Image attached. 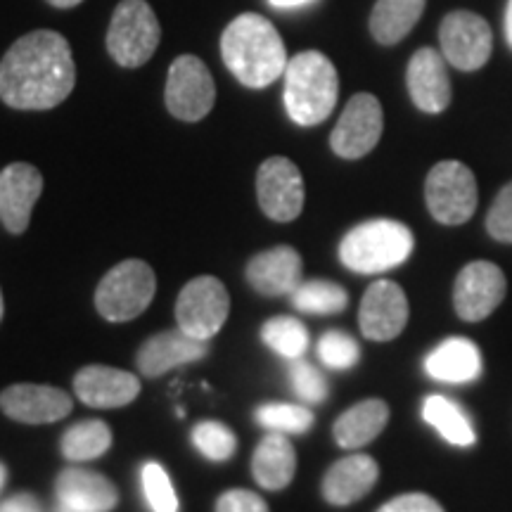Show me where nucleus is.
<instances>
[{
	"mask_svg": "<svg viewBox=\"0 0 512 512\" xmlns=\"http://www.w3.org/2000/svg\"><path fill=\"white\" fill-rule=\"evenodd\" d=\"M74 83L72 48L57 31H31L0 60V100L12 110H53L69 98Z\"/></svg>",
	"mask_w": 512,
	"mask_h": 512,
	"instance_id": "nucleus-1",
	"label": "nucleus"
},
{
	"mask_svg": "<svg viewBox=\"0 0 512 512\" xmlns=\"http://www.w3.org/2000/svg\"><path fill=\"white\" fill-rule=\"evenodd\" d=\"M221 55L235 79L247 88L271 86L290 62L278 29L256 12H245L228 24L221 36Z\"/></svg>",
	"mask_w": 512,
	"mask_h": 512,
	"instance_id": "nucleus-2",
	"label": "nucleus"
},
{
	"mask_svg": "<svg viewBox=\"0 0 512 512\" xmlns=\"http://www.w3.org/2000/svg\"><path fill=\"white\" fill-rule=\"evenodd\" d=\"M285 107L294 124L316 126L330 117L337 105V69L318 50L290 57L285 69Z\"/></svg>",
	"mask_w": 512,
	"mask_h": 512,
	"instance_id": "nucleus-3",
	"label": "nucleus"
},
{
	"mask_svg": "<svg viewBox=\"0 0 512 512\" xmlns=\"http://www.w3.org/2000/svg\"><path fill=\"white\" fill-rule=\"evenodd\" d=\"M413 252L411 228L392 219L366 221L339 242V261L354 273L373 275L401 266Z\"/></svg>",
	"mask_w": 512,
	"mask_h": 512,
	"instance_id": "nucleus-4",
	"label": "nucleus"
},
{
	"mask_svg": "<svg viewBox=\"0 0 512 512\" xmlns=\"http://www.w3.org/2000/svg\"><path fill=\"white\" fill-rule=\"evenodd\" d=\"M162 41L155 10L145 0H121L107 31V50L126 69L143 67Z\"/></svg>",
	"mask_w": 512,
	"mask_h": 512,
	"instance_id": "nucleus-5",
	"label": "nucleus"
},
{
	"mask_svg": "<svg viewBox=\"0 0 512 512\" xmlns=\"http://www.w3.org/2000/svg\"><path fill=\"white\" fill-rule=\"evenodd\" d=\"M155 290L157 280L152 268L145 261L128 259L114 266L100 280L95 290V306L102 318L112 323H126V320L138 318L150 306Z\"/></svg>",
	"mask_w": 512,
	"mask_h": 512,
	"instance_id": "nucleus-6",
	"label": "nucleus"
},
{
	"mask_svg": "<svg viewBox=\"0 0 512 512\" xmlns=\"http://www.w3.org/2000/svg\"><path fill=\"white\" fill-rule=\"evenodd\" d=\"M430 214L444 226H460L477 209L475 174L460 162H439L425 183Z\"/></svg>",
	"mask_w": 512,
	"mask_h": 512,
	"instance_id": "nucleus-7",
	"label": "nucleus"
},
{
	"mask_svg": "<svg viewBox=\"0 0 512 512\" xmlns=\"http://www.w3.org/2000/svg\"><path fill=\"white\" fill-rule=\"evenodd\" d=\"M230 311L228 290L221 280L202 275V278L190 280L178 294L176 302V320L178 328L188 332L190 337L209 342L226 323Z\"/></svg>",
	"mask_w": 512,
	"mask_h": 512,
	"instance_id": "nucleus-8",
	"label": "nucleus"
},
{
	"mask_svg": "<svg viewBox=\"0 0 512 512\" xmlns=\"http://www.w3.org/2000/svg\"><path fill=\"white\" fill-rule=\"evenodd\" d=\"M441 55L460 72H477L489 62L494 50L491 27L482 15L456 10L444 17L439 27Z\"/></svg>",
	"mask_w": 512,
	"mask_h": 512,
	"instance_id": "nucleus-9",
	"label": "nucleus"
},
{
	"mask_svg": "<svg viewBox=\"0 0 512 512\" xmlns=\"http://www.w3.org/2000/svg\"><path fill=\"white\" fill-rule=\"evenodd\" d=\"M216 86L200 57H176L166 79V107L181 121H200L214 107Z\"/></svg>",
	"mask_w": 512,
	"mask_h": 512,
	"instance_id": "nucleus-10",
	"label": "nucleus"
},
{
	"mask_svg": "<svg viewBox=\"0 0 512 512\" xmlns=\"http://www.w3.org/2000/svg\"><path fill=\"white\" fill-rule=\"evenodd\" d=\"M256 197L268 219L287 223L304 209V178L287 157H268L256 174Z\"/></svg>",
	"mask_w": 512,
	"mask_h": 512,
	"instance_id": "nucleus-11",
	"label": "nucleus"
},
{
	"mask_svg": "<svg viewBox=\"0 0 512 512\" xmlns=\"http://www.w3.org/2000/svg\"><path fill=\"white\" fill-rule=\"evenodd\" d=\"M382 128L384 117L380 100L370 93H358L344 107L330 136V145L337 157L361 159L380 143Z\"/></svg>",
	"mask_w": 512,
	"mask_h": 512,
	"instance_id": "nucleus-12",
	"label": "nucleus"
},
{
	"mask_svg": "<svg viewBox=\"0 0 512 512\" xmlns=\"http://www.w3.org/2000/svg\"><path fill=\"white\" fill-rule=\"evenodd\" d=\"M505 297V275L496 264L475 261L460 271L453 290V304L458 316L467 323H477L496 311Z\"/></svg>",
	"mask_w": 512,
	"mask_h": 512,
	"instance_id": "nucleus-13",
	"label": "nucleus"
},
{
	"mask_svg": "<svg viewBox=\"0 0 512 512\" xmlns=\"http://www.w3.org/2000/svg\"><path fill=\"white\" fill-rule=\"evenodd\" d=\"M361 332L373 342H389L399 337L408 323V299L392 280H377L363 294L358 311Z\"/></svg>",
	"mask_w": 512,
	"mask_h": 512,
	"instance_id": "nucleus-14",
	"label": "nucleus"
},
{
	"mask_svg": "<svg viewBox=\"0 0 512 512\" xmlns=\"http://www.w3.org/2000/svg\"><path fill=\"white\" fill-rule=\"evenodd\" d=\"M0 408L8 418L27 425H46L72 413L74 403L67 392L48 384H12L0 394Z\"/></svg>",
	"mask_w": 512,
	"mask_h": 512,
	"instance_id": "nucleus-15",
	"label": "nucleus"
},
{
	"mask_svg": "<svg viewBox=\"0 0 512 512\" xmlns=\"http://www.w3.org/2000/svg\"><path fill=\"white\" fill-rule=\"evenodd\" d=\"M41 192L43 176L36 166L17 162L0 171V221L12 235L27 230Z\"/></svg>",
	"mask_w": 512,
	"mask_h": 512,
	"instance_id": "nucleus-16",
	"label": "nucleus"
},
{
	"mask_svg": "<svg viewBox=\"0 0 512 512\" xmlns=\"http://www.w3.org/2000/svg\"><path fill=\"white\" fill-rule=\"evenodd\" d=\"M446 57L434 48H420L408 62V93L415 107L427 114L444 112L451 102Z\"/></svg>",
	"mask_w": 512,
	"mask_h": 512,
	"instance_id": "nucleus-17",
	"label": "nucleus"
},
{
	"mask_svg": "<svg viewBox=\"0 0 512 512\" xmlns=\"http://www.w3.org/2000/svg\"><path fill=\"white\" fill-rule=\"evenodd\" d=\"M74 392L86 406L121 408L140 394V380L126 370L86 366L74 377Z\"/></svg>",
	"mask_w": 512,
	"mask_h": 512,
	"instance_id": "nucleus-18",
	"label": "nucleus"
},
{
	"mask_svg": "<svg viewBox=\"0 0 512 512\" xmlns=\"http://www.w3.org/2000/svg\"><path fill=\"white\" fill-rule=\"evenodd\" d=\"M207 342L204 339L190 337L188 332L178 330H166L159 335L150 337L138 351V368L145 377H159L169 370L185 363L200 361L207 356Z\"/></svg>",
	"mask_w": 512,
	"mask_h": 512,
	"instance_id": "nucleus-19",
	"label": "nucleus"
},
{
	"mask_svg": "<svg viewBox=\"0 0 512 512\" xmlns=\"http://www.w3.org/2000/svg\"><path fill=\"white\" fill-rule=\"evenodd\" d=\"M247 283L264 297L292 294L302 285V256L292 247H273L247 264Z\"/></svg>",
	"mask_w": 512,
	"mask_h": 512,
	"instance_id": "nucleus-20",
	"label": "nucleus"
},
{
	"mask_svg": "<svg viewBox=\"0 0 512 512\" xmlns=\"http://www.w3.org/2000/svg\"><path fill=\"white\" fill-rule=\"evenodd\" d=\"M57 501L81 512H110L117 508L119 491L110 479L100 472L83 470V467H67L55 482Z\"/></svg>",
	"mask_w": 512,
	"mask_h": 512,
	"instance_id": "nucleus-21",
	"label": "nucleus"
},
{
	"mask_svg": "<svg viewBox=\"0 0 512 512\" xmlns=\"http://www.w3.org/2000/svg\"><path fill=\"white\" fill-rule=\"evenodd\" d=\"M380 467L370 456L356 453L337 460L323 479V496L332 505H351L361 501L377 484Z\"/></svg>",
	"mask_w": 512,
	"mask_h": 512,
	"instance_id": "nucleus-22",
	"label": "nucleus"
},
{
	"mask_svg": "<svg viewBox=\"0 0 512 512\" xmlns=\"http://www.w3.org/2000/svg\"><path fill=\"white\" fill-rule=\"evenodd\" d=\"M425 370L432 380L463 384L477 380L482 373V356L475 342L465 337H451L441 342L437 349L427 356Z\"/></svg>",
	"mask_w": 512,
	"mask_h": 512,
	"instance_id": "nucleus-23",
	"label": "nucleus"
},
{
	"mask_svg": "<svg viewBox=\"0 0 512 512\" xmlns=\"http://www.w3.org/2000/svg\"><path fill=\"white\" fill-rule=\"evenodd\" d=\"M254 479L268 491H280L297 472V453L285 434L271 432L259 441L252 460Z\"/></svg>",
	"mask_w": 512,
	"mask_h": 512,
	"instance_id": "nucleus-24",
	"label": "nucleus"
},
{
	"mask_svg": "<svg viewBox=\"0 0 512 512\" xmlns=\"http://www.w3.org/2000/svg\"><path fill=\"white\" fill-rule=\"evenodd\" d=\"M389 420L387 403L380 399H368L351 406L347 413H342L335 422V441L342 448H361L373 441L384 430Z\"/></svg>",
	"mask_w": 512,
	"mask_h": 512,
	"instance_id": "nucleus-25",
	"label": "nucleus"
},
{
	"mask_svg": "<svg viewBox=\"0 0 512 512\" xmlns=\"http://www.w3.org/2000/svg\"><path fill=\"white\" fill-rule=\"evenodd\" d=\"M427 0H377L370 15V34L382 46H396L411 34Z\"/></svg>",
	"mask_w": 512,
	"mask_h": 512,
	"instance_id": "nucleus-26",
	"label": "nucleus"
},
{
	"mask_svg": "<svg viewBox=\"0 0 512 512\" xmlns=\"http://www.w3.org/2000/svg\"><path fill=\"white\" fill-rule=\"evenodd\" d=\"M422 418L437 430L448 444L472 446L475 444V430L463 408L446 396L432 394L422 403Z\"/></svg>",
	"mask_w": 512,
	"mask_h": 512,
	"instance_id": "nucleus-27",
	"label": "nucleus"
},
{
	"mask_svg": "<svg viewBox=\"0 0 512 512\" xmlns=\"http://www.w3.org/2000/svg\"><path fill=\"white\" fill-rule=\"evenodd\" d=\"M112 430L102 420H81L69 427L62 437V453L67 460L83 463V460H95L102 453L110 451Z\"/></svg>",
	"mask_w": 512,
	"mask_h": 512,
	"instance_id": "nucleus-28",
	"label": "nucleus"
},
{
	"mask_svg": "<svg viewBox=\"0 0 512 512\" xmlns=\"http://www.w3.org/2000/svg\"><path fill=\"white\" fill-rule=\"evenodd\" d=\"M292 304L304 313H318V316H330L347 309L349 294L330 280H311L302 283L292 292Z\"/></svg>",
	"mask_w": 512,
	"mask_h": 512,
	"instance_id": "nucleus-29",
	"label": "nucleus"
},
{
	"mask_svg": "<svg viewBox=\"0 0 512 512\" xmlns=\"http://www.w3.org/2000/svg\"><path fill=\"white\" fill-rule=\"evenodd\" d=\"M261 339L275 354L294 361V358H302L306 347H309V330L304 328L302 320L278 316L268 320L264 328H261Z\"/></svg>",
	"mask_w": 512,
	"mask_h": 512,
	"instance_id": "nucleus-30",
	"label": "nucleus"
},
{
	"mask_svg": "<svg viewBox=\"0 0 512 512\" xmlns=\"http://www.w3.org/2000/svg\"><path fill=\"white\" fill-rule=\"evenodd\" d=\"M256 420L271 432L304 434L311 430L313 413L306 406H294V403H266L256 411Z\"/></svg>",
	"mask_w": 512,
	"mask_h": 512,
	"instance_id": "nucleus-31",
	"label": "nucleus"
},
{
	"mask_svg": "<svg viewBox=\"0 0 512 512\" xmlns=\"http://www.w3.org/2000/svg\"><path fill=\"white\" fill-rule=\"evenodd\" d=\"M192 444H195L197 451L202 453L204 458L216 460H228L238 448V439L230 427L223 425V422L216 420H204L192 430Z\"/></svg>",
	"mask_w": 512,
	"mask_h": 512,
	"instance_id": "nucleus-32",
	"label": "nucleus"
},
{
	"mask_svg": "<svg viewBox=\"0 0 512 512\" xmlns=\"http://www.w3.org/2000/svg\"><path fill=\"white\" fill-rule=\"evenodd\" d=\"M361 349H358L356 339L349 337L347 332L330 330L320 337L318 342V358L323 361V366L332 370H347L356 366Z\"/></svg>",
	"mask_w": 512,
	"mask_h": 512,
	"instance_id": "nucleus-33",
	"label": "nucleus"
},
{
	"mask_svg": "<svg viewBox=\"0 0 512 512\" xmlns=\"http://www.w3.org/2000/svg\"><path fill=\"white\" fill-rule=\"evenodd\" d=\"M143 491L152 512H178V496L162 465L147 463L143 467Z\"/></svg>",
	"mask_w": 512,
	"mask_h": 512,
	"instance_id": "nucleus-34",
	"label": "nucleus"
},
{
	"mask_svg": "<svg viewBox=\"0 0 512 512\" xmlns=\"http://www.w3.org/2000/svg\"><path fill=\"white\" fill-rule=\"evenodd\" d=\"M290 382L294 394L304 403H323L328 399V382H325L323 373L316 366H311V363L294 358L290 366Z\"/></svg>",
	"mask_w": 512,
	"mask_h": 512,
	"instance_id": "nucleus-35",
	"label": "nucleus"
},
{
	"mask_svg": "<svg viewBox=\"0 0 512 512\" xmlns=\"http://www.w3.org/2000/svg\"><path fill=\"white\" fill-rule=\"evenodd\" d=\"M486 230L498 242H512V183L498 192L496 202L491 204L486 216Z\"/></svg>",
	"mask_w": 512,
	"mask_h": 512,
	"instance_id": "nucleus-36",
	"label": "nucleus"
},
{
	"mask_svg": "<svg viewBox=\"0 0 512 512\" xmlns=\"http://www.w3.org/2000/svg\"><path fill=\"white\" fill-rule=\"evenodd\" d=\"M216 512H268V505L252 491L233 489L216 501Z\"/></svg>",
	"mask_w": 512,
	"mask_h": 512,
	"instance_id": "nucleus-37",
	"label": "nucleus"
},
{
	"mask_svg": "<svg viewBox=\"0 0 512 512\" xmlns=\"http://www.w3.org/2000/svg\"><path fill=\"white\" fill-rule=\"evenodd\" d=\"M377 512H444V508H441L432 496L406 494V496L392 498V501L384 503Z\"/></svg>",
	"mask_w": 512,
	"mask_h": 512,
	"instance_id": "nucleus-38",
	"label": "nucleus"
},
{
	"mask_svg": "<svg viewBox=\"0 0 512 512\" xmlns=\"http://www.w3.org/2000/svg\"><path fill=\"white\" fill-rule=\"evenodd\" d=\"M0 512H43L41 503L31 494H15L0 503Z\"/></svg>",
	"mask_w": 512,
	"mask_h": 512,
	"instance_id": "nucleus-39",
	"label": "nucleus"
},
{
	"mask_svg": "<svg viewBox=\"0 0 512 512\" xmlns=\"http://www.w3.org/2000/svg\"><path fill=\"white\" fill-rule=\"evenodd\" d=\"M505 38H508V46L512 48V0H508V8H505Z\"/></svg>",
	"mask_w": 512,
	"mask_h": 512,
	"instance_id": "nucleus-40",
	"label": "nucleus"
},
{
	"mask_svg": "<svg viewBox=\"0 0 512 512\" xmlns=\"http://www.w3.org/2000/svg\"><path fill=\"white\" fill-rule=\"evenodd\" d=\"M268 3H271L273 8H297V5H306L311 3V0H268Z\"/></svg>",
	"mask_w": 512,
	"mask_h": 512,
	"instance_id": "nucleus-41",
	"label": "nucleus"
},
{
	"mask_svg": "<svg viewBox=\"0 0 512 512\" xmlns=\"http://www.w3.org/2000/svg\"><path fill=\"white\" fill-rule=\"evenodd\" d=\"M53 8H60V10H69V8H76V5L83 3V0H48Z\"/></svg>",
	"mask_w": 512,
	"mask_h": 512,
	"instance_id": "nucleus-42",
	"label": "nucleus"
},
{
	"mask_svg": "<svg viewBox=\"0 0 512 512\" xmlns=\"http://www.w3.org/2000/svg\"><path fill=\"white\" fill-rule=\"evenodd\" d=\"M5 482H8V467H5L3 463H0V491H3Z\"/></svg>",
	"mask_w": 512,
	"mask_h": 512,
	"instance_id": "nucleus-43",
	"label": "nucleus"
},
{
	"mask_svg": "<svg viewBox=\"0 0 512 512\" xmlns=\"http://www.w3.org/2000/svg\"><path fill=\"white\" fill-rule=\"evenodd\" d=\"M55 512H81V510H76V508H72V505H64V503L57 501Z\"/></svg>",
	"mask_w": 512,
	"mask_h": 512,
	"instance_id": "nucleus-44",
	"label": "nucleus"
},
{
	"mask_svg": "<svg viewBox=\"0 0 512 512\" xmlns=\"http://www.w3.org/2000/svg\"><path fill=\"white\" fill-rule=\"evenodd\" d=\"M0 318H3V294H0Z\"/></svg>",
	"mask_w": 512,
	"mask_h": 512,
	"instance_id": "nucleus-45",
	"label": "nucleus"
}]
</instances>
